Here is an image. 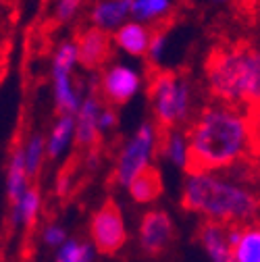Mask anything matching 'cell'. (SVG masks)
<instances>
[{"label":"cell","mask_w":260,"mask_h":262,"mask_svg":"<svg viewBox=\"0 0 260 262\" xmlns=\"http://www.w3.org/2000/svg\"><path fill=\"white\" fill-rule=\"evenodd\" d=\"M187 134L191 171H227L254 160V121L248 108L231 104H210L191 123Z\"/></svg>","instance_id":"obj_1"},{"label":"cell","mask_w":260,"mask_h":262,"mask_svg":"<svg viewBox=\"0 0 260 262\" xmlns=\"http://www.w3.org/2000/svg\"><path fill=\"white\" fill-rule=\"evenodd\" d=\"M242 179L227 177L225 171H191L185 177L181 204L206 221L221 225H248L260 221V191L250 183L240 165Z\"/></svg>","instance_id":"obj_2"},{"label":"cell","mask_w":260,"mask_h":262,"mask_svg":"<svg viewBox=\"0 0 260 262\" xmlns=\"http://www.w3.org/2000/svg\"><path fill=\"white\" fill-rule=\"evenodd\" d=\"M248 44L216 46L206 58V83L216 102L246 108L248 92Z\"/></svg>","instance_id":"obj_3"},{"label":"cell","mask_w":260,"mask_h":262,"mask_svg":"<svg viewBox=\"0 0 260 262\" xmlns=\"http://www.w3.org/2000/svg\"><path fill=\"white\" fill-rule=\"evenodd\" d=\"M150 98L160 131L177 129V125L187 121L191 104L187 79L175 75L173 71H158L150 79Z\"/></svg>","instance_id":"obj_4"},{"label":"cell","mask_w":260,"mask_h":262,"mask_svg":"<svg viewBox=\"0 0 260 262\" xmlns=\"http://www.w3.org/2000/svg\"><path fill=\"white\" fill-rule=\"evenodd\" d=\"M156 148H160V129L154 123H144L121 150V156L115 167L117 183L123 187H129V183L138 175H142L148 167H152L150 160Z\"/></svg>","instance_id":"obj_5"},{"label":"cell","mask_w":260,"mask_h":262,"mask_svg":"<svg viewBox=\"0 0 260 262\" xmlns=\"http://www.w3.org/2000/svg\"><path fill=\"white\" fill-rule=\"evenodd\" d=\"M77 62H79L77 44L73 40L62 42L56 48L52 58V92H54V102L60 113L75 115L83 100L73 81V71Z\"/></svg>","instance_id":"obj_6"},{"label":"cell","mask_w":260,"mask_h":262,"mask_svg":"<svg viewBox=\"0 0 260 262\" xmlns=\"http://www.w3.org/2000/svg\"><path fill=\"white\" fill-rule=\"evenodd\" d=\"M90 233L94 248L102 254H117L127 239L125 223L119 206L113 200H106L98 210L94 212L90 223Z\"/></svg>","instance_id":"obj_7"},{"label":"cell","mask_w":260,"mask_h":262,"mask_svg":"<svg viewBox=\"0 0 260 262\" xmlns=\"http://www.w3.org/2000/svg\"><path fill=\"white\" fill-rule=\"evenodd\" d=\"M142 77L134 67L127 64H113L100 75V92L104 100L111 104H125L140 92Z\"/></svg>","instance_id":"obj_8"},{"label":"cell","mask_w":260,"mask_h":262,"mask_svg":"<svg viewBox=\"0 0 260 262\" xmlns=\"http://www.w3.org/2000/svg\"><path fill=\"white\" fill-rule=\"evenodd\" d=\"M173 237V221L165 210H148L140 223V244L146 254H160Z\"/></svg>","instance_id":"obj_9"},{"label":"cell","mask_w":260,"mask_h":262,"mask_svg":"<svg viewBox=\"0 0 260 262\" xmlns=\"http://www.w3.org/2000/svg\"><path fill=\"white\" fill-rule=\"evenodd\" d=\"M75 44H77L79 64H83V67L90 71L100 69L109 60L111 48H113V40L109 36V31L98 29V27L81 31L79 38L75 40Z\"/></svg>","instance_id":"obj_10"},{"label":"cell","mask_w":260,"mask_h":262,"mask_svg":"<svg viewBox=\"0 0 260 262\" xmlns=\"http://www.w3.org/2000/svg\"><path fill=\"white\" fill-rule=\"evenodd\" d=\"M100 113H102L100 98L94 92L88 94L75 113V142L81 148H92L96 144V140H98V136H100V129H98Z\"/></svg>","instance_id":"obj_11"},{"label":"cell","mask_w":260,"mask_h":262,"mask_svg":"<svg viewBox=\"0 0 260 262\" xmlns=\"http://www.w3.org/2000/svg\"><path fill=\"white\" fill-rule=\"evenodd\" d=\"M229 231H231V225H221L212 221H206L204 225H200V231H198L200 244L208 254L210 262H235Z\"/></svg>","instance_id":"obj_12"},{"label":"cell","mask_w":260,"mask_h":262,"mask_svg":"<svg viewBox=\"0 0 260 262\" xmlns=\"http://www.w3.org/2000/svg\"><path fill=\"white\" fill-rule=\"evenodd\" d=\"M229 237L235 262H260V221L231 225Z\"/></svg>","instance_id":"obj_13"},{"label":"cell","mask_w":260,"mask_h":262,"mask_svg":"<svg viewBox=\"0 0 260 262\" xmlns=\"http://www.w3.org/2000/svg\"><path fill=\"white\" fill-rule=\"evenodd\" d=\"M127 19H132V0H100L92 9V25L104 31H117Z\"/></svg>","instance_id":"obj_14"},{"label":"cell","mask_w":260,"mask_h":262,"mask_svg":"<svg viewBox=\"0 0 260 262\" xmlns=\"http://www.w3.org/2000/svg\"><path fill=\"white\" fill-rule=\"evenodd\" d=\"M150 40H152V34L148 31V27L140 21H127L123 23L117 31H115V44L127 52L132 56H142V54H148V48H150Z\"/></svg>","instance_id":"obj_15"},{"label":"cell","mask_w":260,"mask_h":262,"mask_svg":"<svg viewBox=\"0 0 260 262\" xmlns=\"http://www.w3.org/2000/svg\"><path fill=\"white\" fill-rule=\"evenodd\" d=\"M29 179L31 177L25 167V150H23V146H19V148H15V152L11 156L9 173H7V193H9L11 204H17L25 195V191L31 187Z\"/></svg>","instance_id":"obj_16"},{"label":"cell","mask_w":260,"mask_h":262,"mask_svg":"<svg viewBox=\"0 0 260 262\" xmlns=\"http://www.w3.org/2000/svg\"><path fill=\"white\" fill-rule=\"evenodd\" d=\"M73 138H75V115L60 113V117L54 121V125L50 129V136L46 140L48 158H58L64 150L69 148Z\"/></svg>","instance_id":"obj_17"},{"label":"cell","mask_w":260,"mask_h":262,"mask_svg":"<svg viewBox=\"0 0 260 262\" xmlns=\"http://www.w3.org/2000/svg\"><path fill=\"white\" fill-rule=\"evenodd\" d=\"M160 150L173 162L175 167L185 169L189 167V146H187V134L179 129L160 131Z\"/></svg>","instance_id":"obj_18"},{"label":"cell","mask_w":260,"mask_h":262,"mask_svg":"<svg viewBox=\"0 0 260 262\" xmlns=\"http://www.w3.org/2000/svg\"><path fill=\"white\" fill-rule=\"evenodd\" d=\"M129 193H132L134 202L138 204H148L154 202L160 191H162V179H160V171L156 167H148L142 175H138L132 183H129Z\"/></svg>","instance_id":"obj_19"},{"label":"cell","mask_w":260,"mask_h":262,"mask_svg":"<svg viewBox=\"0 0 260 262\" xmlns=\"http://www.w3.org/2000/svg\"><path fill=\"white\" fill-rule=\"evenodd\" d=\"M171 9L173 0H132V19L146 25L167 17Z\"/></svg>","instance_id":"obj_20"},{"label":"cell","mask_w":260,"mask_h":262,"mask_svg":"<svg viewBox=\"0 0 260 262\" xmlns=\"http://www.w3.org/2000/svg\"><path fill=\"white\" fill-rule=\"evenodd\" d=\"M42 200H40V193L36 187H29L25 191V195L13 204V214H11V223L13 225H31L36 221L38 212H40Z\"/></svg>","instance_id":"obj_21"},{"label":"cell","mask_w":260,"mask_h":262,"mask_svg":"<svg viewBox=\"0 0 260 262\" xmlns=\"http://www.w3.org/2000/svg\"><path fill=\"white\" fill-rule=\"evenodd\" d=\"M246 108L258 111L260 108V48L250 50L248 62V92H246Z\"/></svg>","instance_id":"obj_22"},{"label":"cell","mask_w":260,"mask_h":262,"mask_svg":"<svg viewBox=\"0 0 260 262\" xmlns=\"http://www.w3.org/2000/svg\"><path fill=\"white\" fill-rule=\"evenodd\" d=\"M25 167H27V173L29 177H36L38 171L42 169V162H44V156L46 154V140L42 136H31L29 142L25 144Z\"/></svg>","instance_id":"obj_23"},{"label":"cell","mask_w":260,"mask_h":262,"mask_svg":"<svg viewBox=\"0 0 260 262\" xmlns=\"http://www.w3.org/2000/svg\"><path fill=\"white\" fill-rule=\"evenodd\" d=\"M92 258H94V246L77 239H67L56 254V262H92Z\"/></svg>","instance_id":"obj_24"},{"label":"cell","mask_w":260,"mask_h":262,"mask_svg":"<svg viewBox=\"0 0 260 262\" xmlns=\"http://www.w3.org/2000/svg\"><path fill=\"white\" fill-rule=\"evenodd\" d=\"M9 46H11V11L5 0H0V77L5 75Z\"/></svg>","instance_id":"obj_25"},{"label":"cell","mask_w":260,"mask_h":262,"mask_svg":"<svg viewBox=\"0 0 260 262\" xmlns=\"http://www.w3.org/2000/svg\"><path fill=\"white\" fill-rule=\"evenodd\" d=\"M83 5V0H58L54 7V17L58 23H69L75 19V15L79 13Z\"/></svg>","instance_id":"obj_26"},{"label":"cell","mask_w":260,"mask_h":262,"mask_svg":"<svg viewBox=\"0 0 260 262\" xmlns=\"http://www.w3.org/2000/svg\"><path fill=\"white\" fill-rule=\"evenodd\" d=\"M165 50H167V34H165V31H156V34H152L150 48H148L150 62L158 64L162 60V56H165Z\"/></svg>","instance_id":"obj_27"},{"label":"cell","mask_w":260,"mask_h":262,"mask_svg":"<svg viewBox=\"0 0 260 262\" xmlns=\"http://www.w3.org/2000/svg\"><path fill=\"white\" fill-rule=\"evenodd\" d=\"M44 242H46V246H62L64 242H67V233H64V229L62 227H58V225H48L46 229H44Z\"/></svg>","instance_id":"obj_28"},{"label":"cell","mask_w":260,"mask_h":262,"mask_svg":"<svg viewBox=\"0 0 260 262\" xmlns=\"http://www.w3.org/2000/svg\"><path fill=\"white\" fill-rule=\"evenodd\" d=\"M117 125V115L113 108H104L102 106V113H100V119H98V129H100V134L102 131H109Z\"/></svg>","instance_id":"obj_29"},{"label":"cell","mask_w":260,"mask_h":262,"mask_svg":"<svg viewBox=\"0 0 260 262\" xmlns=\"http://www.w3.org/2000/svg\"><path fill=\"white\" fill-rule=\"evenodd\" d=\"M252 115V113H250ZM252 121H254V138H256V146H254V156L256 160L260 162V119L252 115Z\"/></svg>","instance_id":"obj_30"},{"label":"cell","mask_w":260,"mask_h":262,"mask_svg":"<svg viewBox=\"0 0 260 262\" xmlns=\"http://www.w3.org/2000/svg\"><path fill=\"white\" fill-rule=\"evenodd\" d=\"M212 3H219V5H225V3H231V0H212Z\"/></svg>","instance_id":"obj_31"},{"label":"cell","mask_w":260,"mask_h":262,"mask_svg":"<svg viewBox=\"0 0 260 262\" xmlns=\"http://www.w3.org/2000/svg\"><path fill=\"white\" fill-rule=\"evenodd\" d=\"M250 113H252L254 117H258V119H260V108H258V111H250Z\"/></svg>","instance_id":"obj_32"}]
</instances>
